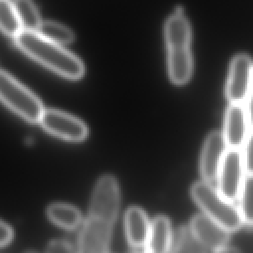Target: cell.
I'll use <instances>...</instances> for the list:
<instances>
[{"label": "cell", "instance_id": "1", "mask_svg": "<svg viewBox=\"0 0 253 253\" xmlns=\"http://www.w3.org/2000/svg\"><path fill=\"white\" fill-rule=\"evenodd\" d=\"M15 42L31 57L61 76L78 79L84 74V65L78 57L35 31L22 30L15 37Z\"/></svg>", "mask_w": 253, "mask_h": 253}, {"label": "cell", "instance_id": "2", "mask_svg": "<svg viewBox=\"0 0 253 253\" xmlns=\"http://www.w3.org/2000/svg\"><path fill=\"white\" fill-rule=\"evenodd\" d=\"M191 196L206 215L228 231H235L242 226L238 208L225 199L210 182L203 180L194 183L191 187Z\"/></svg>", "mask_w": 253, "mask_h": 253}, {"label": "cell", "instance_id": "3", "mask_svg": "<svg viewBox=\"0 0 253 253\" xmlns=\"http://www.w3.org/2000/svg\"><path fill=\"white\" fill-rule=\"evenodd\" d=\"M0 100L30 123H39L44 111L40 99L10 74L0 70Z\"/></svg>", "mask_w": 253, "mask_h": 253}, {"label": "cell", "instance_id": "4", "mask_svg": "<svg viewBox=\"0 0 253 253\" xmlns=\"http://www.w3.org/2000/svg\"><path fill=\"white\" fill-rule=\"evenodd\" d=\"M120 207V188L117 179L110 174L100 177L94 187L89 215L115 223Z\"/></svg>", "mask_w": 253, "mask_h": 253}, {"label": "cell", "instance_id": "5", "mask_svg": "<svg viewBox=\"0 0 253 253\" xmlns=\"http://www.w3.org/2000/svg\"><path fill=\"white\" fill-rule=\"evenodd\" d=\"M243 160L239 148L228 147L221 159L217 178V191L227 200L234 201L243 181Z\"/></svg>", "mask_w": 253, "mask_h": 253}, {"label": "cell", "instance_id": "6", "mask_svg": "<svg viewBox=\"0 0 253 253\" xmlns=\"http://www.w3.org/2000/svg\"><path fill=\"white\" fill-rule=\"evenodd\" d=\"M39 123L47 132L68 141H81L88 135L84 122L58 110H44Z\"/></svg>", "mask_w": 253, "mask_h": 253}, {"label": "cell", "instance_id": "7", "mask_svg": "<svg viewBox=\"0 0 253 253\" xmlns=\"http://www.w3.org/2000/svg\"><path fill=\"white\" fill-rule=\"evenodd\" d=\"M113 223L88 215L78 236L77 253H108Z\"/></svg>", "mask_w": 253, "mask_h": 253}, {"label": "cell", "instance_id": "8", "mask_svg": "<svg viewBox=\"0 0 253 253\" xmlns=\"http://www.w3.org/2000/svg\"><path fill=\"white\" fill-rule=\"evenodd\" d=\"M253 73L251 58L243 53L233 57L230 63L225 93L230 103L243 104L246 101Z\"/></svg>", "mask_w": 253, "mask_h": 253}, {"label": "cell", "instance_id": "9", "mask_svg": "<svg viewBox=\"0 0 253 253\" xmlns=\"http://www.w3.org/2000/svg\"><path fill=\"white\" fill-rule=\"evenodd\" d=\"M189 227L201 244L214 251L227 246L230 239V231L205 213L193 216Z\"/></svg>", "mask_w": 253, "mask_h": 253}, {"label": "cell", "instance_id": "10", "mask_svg": "<svg viewBox=\"0 0 253 253\" xmlns=\"http://www.w3.org/2000/svg\"><path fill=\"white\" fill-rule=\"evenodd\" d=\"M226 149L227 144L222 132L214 130L206 137L200 157V173L204 181L211 182L216 178Z\"/></svg>", "mask_w": 253, "mask_h": 253}, {"label": "cell", "instance_id": "11", "mask_svg": "<svg viewBox=\"0 0 253 253\" xmlns=\"http://www.w3.org/2000/svg\"><path fill=\"white\" fill-rule=\"evenodd\" d=\"M248 118L243 104L230 103L226 109L223 125V137L228 147L239 148L248 134Z\"/></svg>", "mask_w": 253, "mask_h": 253}, {"label": "cell", "instance_id": "12", "mask_svg": "<svg viewBox=\"0 0 253 253\" xmlns=\"http://www.w3.org/2000/svg\"><path fill=\"white\" fill-rule=\"evenodd\" d=\"M150 221L144 211L132 206L125 213V231L127 242L134 248L144 247L148 237Z\"/></svg>", "mask_w": 253, "mask_h": 253}, {"label": "cell", "instance_id": "13", "mask_svg": "<svg viewBox=\"0 0 253 253\" xmlns=\"http://www.w3.org/2000/svg\"><path fill=\"white\" fill-rule=\"evenodd\" d=\"M167 68L174 84L182 85L188 82L193 71L190 46L167 48Z\"/></svg>", "mask_w": 253, "mask_h": 253}, {"label": "cell", "instance_id": "14", "mask_svg": "<svg viewBox=\"0 0 253 253\" xmlns=\"http://www.w3.org/2000/svg\"><path fill=\"white\" fill-rule=\"evenodd\" d=\"M172 230L169 219L164 215L156 216L150 222L143 253H168L172 244Z\"/></svg>", "mask_w": 253, "mask_h": 253}, {"label": "cell", "instance_id": "15", "mask_svg": "<svg viewBox=\"0 0 253 253\" xmlns=\"http://www.w3.org/2000/svg\"><path fill=\"white\" fill-rule=\"evenodd\" d=\"M164 39L166 48L190 46L191 27L188 20L184 17L181 9H177L176 12L165 22Z\"/></svg>", "mask_w": 253, "mask_h": 253}, {"label": "cell", "instance_id": "16", "mask_svg": "<svg viewBox=\"0 0 253 253\" xmlns=\"http://www.w3.org/2000/svg\"><path fill=\"white\" fill-rule=\"evenodd\" d=\"M46 214L54 224L68 230L76 228L82 220L79 210L64 203L51 204L46 210Z\"/></svg>", "mask_w": 253, "mask_h": 253}, {"label": "cell", "instance_id": "17", "mask_svg": "<svg viewBox=\"0 0 253 253\" xmlns=\"http://www.w3.org/2000/svg\"><path fill=\"white\" fill-rule=\"evenodd\" d=\"M171 247L172 253H207L206 247L195 238L189 226H181L176 231Z\"/></svg>", "mask_w": 253, "mask_h": 253}, {"label": "cell", "instance_id": "18", "mask_svg": "<svg viewBox=\"0 0 253 253\" xmlns=\"http://www.w3.org/2000/svg\"><path fill=\"white\" fill-rule=\"evenodd\" d=\"M238 197V211L242 222L253 225V175H246L243 178Z\"/></svg>", "mask_w": 253, "mask_h": 253}, {"label": "cell", "instance_id": "19", "mask_svg": "<svg viewBox=\"0 0 253 253\" xmlns=\"http://www.w3.org/2000/svg\"><path fill=\"white\" fill-rule=\"evenodd\" d=\"M37 33L44 39L57 44L69 43L74 40V35L70 29L50 21L42 22L37 30Z\"/></svg>", "mask_w": 253, "mask_h": 253}, {"label": "cell", "instance_id": "20", "mask_svg": "<svg viewBox=\"0 0 253 253\" xmlns=\"http://www.w3.org/2000/svg\"><path fill=\"white\" fill-rule=\"evenodd\" d=\"M13 4L21 23L22 30L37 32L42 21L36 6L30 0H15Z\"/></svg>", "mask_w": 253, "mask_h": 253}, {"label": "cell", "instance_id": "21", "mask_svg": "<svg viewBox=\"0 0 253 253\" xmlns=\"http://www.w3.org/2000/svg\"><path fill=\"white\" fill-rule=\"evenodd\" d=\"M0 29L14 38L22 31L14 4L10 0H0Z\"/></svg>", "mask_w": 253, "mask_h": 253}, {"label": "cell", "instance_id": "22", "mask_svg": "<svg viewBox=\"0 0 253 253\" xmlns=\"http://www.w3.org/2000/svg\"><path fill=\"white\" fill-rule=\"evenodd\" d=\"M242 160L244 171L247 175H253V129L247 134L243 142Z\"/></svg>", "mask_w": 253, "mask_h": 253}, {"label": "cell", "instance_id": "23", "mask_svg": "<svg viewBox=\"0 0 253 253\" xmlns=\"http://www.w3.org/2000/svg\"><path fill=\"white\" fill-rule=\"evenodd\" d=\"M46 253H77V251H75L67 241L54 239L48 243Z\"/></svg>", "mask_w": 253, "mask_h": 253}, {"label": "cell", "instance_id": "24", "mask_svg": "<svg viewBox=\"0 0 253 253\" xmlns=\"http://www.w3.org/2000/svg\"><path fill=\"white\" fill-rule=\"evenodd\" d=\"M13 235L14 233L11 226L0 219V246H5L10 243Z\"/></svg>", "mask_w": 253, "mask_h": 253}, {"label": "cell", "instance_id": "25", "mask_svg": "<svg viewBox=\"0 0 253 253\" xmlns=\"http://www.w3.org/2000/svg\"><path fill=\"white\" fill-rule=\"evenodd\" d=\"M246 102H247V105H246L245 109H246V113H247L248 123H249V126L253 129V73H252V79H251L248 95L246 98Z\"/></svg>", "mask_w": 253, "mask_h": 253}, {"label": "cell", "instance_id": "26", "mask_svg": "<svg viewBox=\"0 0 253 253\" xmlns=\"http://www.w3.org/2000/svg\"><path fill=\"white\" fill-rule=\"evenodd\" d=\"M214 253H240L236 248L234 247H229V246H225L221 249L216 250Z\"/></svg>", "mask_w": 253, "mask_h": 253}, {"label": "cell", "instance_id": "27", "mask_svg": "<svg viewBox=\"0 0 253 253\" xmlns=\"http://www.w3.org/2000/svg\"><path fill=\"white\" fill-rule=\"evenodd\" d=\"M25 253H37V252H35V251H32V250H29V251H26Z\"/></svg>", "mask_w": 253, "mask_h": 253}]
</instances>
